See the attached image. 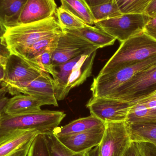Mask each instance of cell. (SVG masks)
<instances>
[{
    "label": "cell",
    "mask_w": 156,
    "mask_h": 156,
    "mask_svg": "<svg viewBox=\"0 0 156 156\" xmlns=\"http://www.w3.org/2000/svg\"><path fill=\"white\" fill-rule=\"evenodd\" d=\"M5 73V67L0 64V82L4 80Z\"/></svg>",
    "instance_id": "cell-38"
},
{
    "label": "cell",
    "mask_w": 156,
    "mask_h": 156,
    "mask_svg": "<svg viewBox=\"0 0 156 156\" xmlns=\"http://www.w3.org/2000/svg\"><path fill=\"white\" fill-rule=\"evenodd\" d=\"M127 124L131 141L148 142L156 147V122Z\"/></svg>",
    "instance_id": "cell-20"
},
{
    "label": "cell",
    "mask_w": 156,
    "mask_h": 156,
    "mask_svg": "<svg viewBox=\"0 0 156 156\" xmlns=\"http://www.w3.org/2000/svg\"><path fill=\"white\" fill-rule=\"evenodd\" d=\"M56 14L58 22L62 30L81 28L86 24L62 5L57 8Z\"/></svg>",
    "instance_id": "cell-26"
},
{
    "label": "cell",
    "mask_w": 156,
    "mask_h": 156,
    "mask_svg": "<svg viewBox=\"0 0 156 156\" xmlns=\"http://www.w3.org/2000/svg\"><path fill=\"white\" fill-rule=\"evenodd\" d=\"M83 1L86 4V5L89 7V8H90L100 5L115 2V0H83Z\"/></svg>",
    "instance_id": "cell-34"
},
{
    "label": "cell",
    "mask_w": 156,
    "mask_h": 156,
    "mask_svg": "<svg viewBox=\"0 0 156 156\" xmlns=\"http://www.w3.org/2000/svg\"><path fill=\"white\" fill-rule=\"evenodd\" d=\"M136 103L142 104L145 106L149 108H155L156 109V98H150V99H144L138 101Z\"/></svg>",
    "instance_id": "cell-35"
},
{
    "label": "cell",
    "mask_w": 156,
    "mask_h": 156,
    "mask_svg": "<svg viewBox=\"0 0 156 156\" xmlns=\"http://www.w3.org/2000/svg\"><path fill=\"white\" fill-rule=\"evenodd\" d=\"M126 122L128 124L156 122V109L149 108L142 104L133 103Z\"/></svg>",
    "instance_id": "cell-21"
},
{
    "label": "cell",
    "mask_w": 156,
    "mask_h": 156,
    "mask_svg": "<svg viewBox=\"0 0 156 156\" xmlns=\"http://www.w3.org/2000/svg\"><path fill=\"white\" fill-rule=\"evenodd\" d=\"M39 134L35 130H21L1 137L0 156H28L32 143Z\"/></svg>",
    "instance_id": "cell-11"
},
{
    "label": "cell",
    "mask_w": 156,
    "mask_h": 156,
    "mask_svg": "<svg viewBox=\"0 0 156 156\" xmlns=\"http://www.w3.org/2000/svg\"><path fill=\"white\" fill-rule=\"evenodd\" d=\"M155 56L156 40L142 32L122 42L99 75L116 71Z\"/></svg>",
    "instance_id": "cell-3"
},
{
    "label": "cell",
    "mask_w": 156,
    "mask_h": 156,
    "mask_svg": "<svg viewBox=\"0 0 156 156\" xmlns=\"http://www.w3.org/2000/svg\"><path fill=\"white\" fill-rule=\"evenodd\" d=\"M2 85L12 95L27 94L42 100L46 105L58 106L55 81L48 73L43 72L40 76L32 80Z\"/></svg>",
    "instance_id": "cell-7"
},
{
    "label": "cell",
    "mask_w": 156,
    "mask_h": 156,
    "mask_svg": "<svg viewBox=\"0 0 156 156\" xmlns=\"http://www.w3.org/2000/svg\"><path fill=\"white\" fill-rule=\"evenodd\" d=\"M66 114L60 111L41 110L22 114H0V138L16 131L35 130L45 135L53 134Z\"/></svg>",
    "instance_id": "cell-2"
},
{
    "label": "cell",
    "mask_w": 156,
    "mask_h": 156,
    "mask_svg": "<svg viewBox=\"0 0 156 156\" xmlns=\"http://www.w3.org/2000/svg\"><path fill=\"white\" fill-rule=\"evenodd\" d=\"M156 64V56L132 66L94 78L91 86L92 97H108L138 72Z\"/></svg>",
    "instance_id": "cell-4"
},
{
    "label": "cell",
    "mask_w": 156,
    "mask_h": 156,
    "mask_svg": "<svg viewBox=\"0 0 156 156\" xmlns=\"http://www.w3.org/2000/svg\"><path fill=\"white\" fill-rule=\"evenodd\" d=\"M6 27L0 21V38H2L4 35L5 34L6 32Z\"/></svg>",
    "instance_id": "cell-39"
},
{
    "label": "cell",
    "mask_w": 156,
    "mask_h": 156,
    "mask_svg": "<svg viewBox=\"0 0 156 156\" xmlns=\"http://www.w3.org/2000/svg\"><path fill=\"white\" fill-rule=\"evenodd\" d=\"M60 34L39 40L27 48L22 55L18 56L26 61L32 60L48 48L56 47Z\"/></svg>",
    "instance_id": "cell-23"
},
{
    "label": "cell",
    "mask_w": 156,
    "mask_h": 156,
    "mask_svg": "<svg viewBox=\"0 0 156 156\" xmlns=\"http://www.w3.org/2000/svg\"><path fill=\"white\" fill-rule=\"evenodd\" d=\"M62 30L83 37L98 48L112 45L116 40L97 27L88 24L81 28Z\"/></svg>",
    "instance_id": "cell-17"
},
{
    "label": "cell",
    "mask_w": 156,
    "mask_h": 156,
    "mask_svg": "<svg viewBox=\"0 0 156 156\" xmlns=\"http://www.w3.org/2000/svg\"><path fill=\"white\" fill-rule=\"evenodd\" d=\"M98 49L83 37L62 31L52 55L53 66L64 64L81 55L91 54Z\"/></svg>",
    "instance_id": "cell-8"
},
{
    "label": "cell",
    "mask_w": 156,
    "mask_h": 156,
    "mask_svg": "<svg viewBox=\"0 0 156 156\" xmlns=\"http://www.w3.org/2000/svg\"><path fill=\"white\" fill-rule=\"evenodd\" d=\"M43 72L33 67L21 57L12 54L5 65L4 79L2 83L32 80L40 76Z\"/></svg>",
    "instance_id": "cell-13"
},
{
    "label": "cell",
    "mask_w": 156,
    "mask_h": 156,
    "mask_svg": "<svg viewBox=\"0 0 156 156\" xmlns=\"http://www.w3.org/2000/svg\"><path fill=\"white\" fill-rule=\"evenodd\" d=\"M90 9L95 23L117 17L122 14L115 1L96 5Z\"/></svg>",
    "instance_id": "cell-24"
},
{
    "label": "cell",
    "mask_w": 156,
    "mask_h": 156,
    "mask_svg": "<svg viewBox=\"0 0 156 156\" xmlns=\"http://www.w3.org/2000/svg\"><path fill=\"white\" fill-rule=\"evenodd\" d=\"M155 98H156V90L154 92H153V93L151 94L150 95H148V96H147V97H146V98H145L144 99ZM144 99H143V100H144Z\"/></svg>",
    "instance_id": "cell-41"
},
{
    "label": "cell",
    "mask_w": 156,
    "mask_h": 156,
    "mask_svg": "<svg viewBox=\"0 0 156 156\" xmlns=\"http://www.w3.org/2000/svg\"><path fill=\"white\" fill-rule=\"evenodd\" d=\"M105 130L104 125L71 135L56 136L58 140L73 152L85 153L99 145Z\"/></svg>",
    "instance_id": "cell-12"
},
{
    "label": "cell",
    "mask_w": 156,
    "mask_h": 156,
    "mask_svg": "<svg viewBox=\"0 0 156 156\" xmlns=\"http://www.w3.org/2000/svg\"><path fill=\"white\" fill-rule=\"evenodd\" d=\"M156 90V64L135 75L107 98L135 103Z\"/></svg>",
    "instance_id": "cell-5"
},
{
    "label": "cell",
    "mask_w": 156,
    "mask_h": 156,
    "mask_svg": "<svg viewBox=\"0 0 156 156\" xmlns=\"http://www.w3.org/2000/svg\"><path fill=\"white\" fill-rule=\"evenodd\" d=\"M44 105L45 103L38 98L20 94L9 99L4 112L10 115L28 113L40 111Z\"/></svg>",
    "instance_id": "cell-15"
},
{
    "label": "cell",
    "mask_w": 156,
    "mask_h": 156,
    "mask_svg": "<svg viewBox=\"0 0 156 156\" xmlns=\"http://www.w3.org/2000/svg\"><path fill=\"white\" fill-rule=\"evenodd\" d=\"M96 53L97 50L91 54L82 55L80 59L74 67L66 87V96L71 89L83 83L91 76Z\"/></svg>",
    "instance_id": "cell-16"
},
{
    "label": "cell",
    "mask_w": 156,
    "mask_h": 156,
    "mask_svg": "<svg viewBox=\"0 0 156 156\" xmlns=\"http://www.w3.org/2000/svg\"><path fill=\"white\" fill-rule=\"evenodd\" d=\"M144 14L150 18L156 16V0H152L145 12Z\"/></svg>",
    "instance_id": "cell-33"
},
{
    "label": "cell",
    "mask_w": 156,
    "mask_h": 156,
    "mask_svg": "<svg viewBox=\"0 0 156 156\" xmlns=\"http://www.w3.org/2000/svg\"><path fill=\"white\" fill-rule=\"evenodd\" d=\"M7 92V88L5 86H3L2 88H0V97L5 95Z\"/></svg>",
    "instance_id": "cell-40"
},
{
    "label": "cell",
    "mask_w": 156,
    "mask_h": 156,
    "mask_svg": "<svg viewBox=\"0 0 156 156\" xmlns=\"http://www.w3.org/2000/svg\"><path fill=\"white\" fill-rule=\"evenodd\" d=\"M154 145L142 141H131L123 156H151Z\"/></svg>",
    "instance_id": "cell-29"
},
{
    "label": "cell",
    "mask_w": 156,
    "mask_h": 156,
    "mask_svg": "<svg viewBox=\"0 0 156 156\" xmlns=\"http://www.w3.org/2000/svg\"><path fill=\"white\" fill-rule=\"evenodd\" d=\"M50 156H85V153H76L66 147L54 134L47 135Z\"/></svg>",
    "instance_id": "cell-28"
},
{
    "label": "cell",
    "mask_w": 156,
    "mask_h": 156,
    "mask_svg": "<svg viewBox=\"0 0 156 156\" xmlns=\"http://www.w3.org/2000/svg\"><path fill=\"white\" fill-rule=\"evenodd\" d=\"M104 125L102 121L91 115L72 121L61 127H58L54 134L55 136L71 135Z\"/></svg>",
    "instance_id": "cell-18"
},
{
    "label": "cell",
    "mask_w": 156,
    "mask_h": 156,
    "mask_svg": "<svg viewBox=\"0 0 156 156\" xmlns=\"http://www.w3.org/2000/svg\"><path fill=\"white\" fill-rule=\"evenodd\" d=\"M27 156H50L47 135L40 133L36 136Z\"/></svg>",
    "instance_id": "cell-30"
},
{
    "label": "cell",
    "mask_w": 156,
    "mask_h": 156,
    "mask_svg": "<svg viewBox=\"0 0 156 156\" xmlns=\"http://www.w3.org/2000/svg\"><path fill=\"white\" fill-rule=\"evenodd\" d=\"M9 101V99L5 95L0 97V114L4 111L5 106Z\"/></svg>",
    "instance_id": "cell-36"
},
{
    "label": "cell",
    "mask_w": 156,
    "mask_h": 156,
    "mask_svg": "<svg viewBox=\"0 0 156 156\" xmlns=\"http://www.w3.org/2000/svg\"><path fill=\"white\" fill-rule=\"evenodd\" d=\"M152 0H115L122 14H144Z\"/></svg>",
    "instance_id": "cell-27"
},
{
    "label": "cell",
    "mask_w": 156,
    "mask_h": 156,
    "mask_svg": "<svg viewBox=\"0 0 156 156\" xmlns=\"http://www.w3.org/2000/svg\"><path fill=\"white\" fill-rule=\"evenodd\" d=\"M11 54L12 53L9 48L2 43L0 38V64L5 67Z\"/></svg>",
    "instance_id": "cell-32"
},
{
    "label": "cell",
    "mask_w": 156,
    "mask_h": 156,
    "mask_svg": "<svg viewBox=\"0 0 156 156\" xmlns=\"http://www.w3.org/2000/svg\"><path fill=\"white\" fill-rule=\"evenodd\" d=\"M156 156V147L155 146L153 150V153H152V156Z\"/></svg>",
    "instance_id": "cell-42"
},
{
    "label": "cell",
    "mask_w": 156,
    "mask_h": 156,
    "mask_svg": "<svg viewBox=\"0 0 156 156\" xmlns=\"http://www.w3.org/2000/svg\"><path fill=\"white\" fill-rule=\"evenodd\" d=\"M85 156H100L99 146L87 151L85 153Z\"/></svg>",
    "instance_id": "cell-37"
},
{
    "label": "cell",
    "mask_w": 156,
    "mask_h": 156,
    "mask_svg": "<svg viewBox=\"0 0 156 156\" xmlns=\"http://www.w3.org/2000/svg\"><path fill=\"white\" fill-rule=\"evenodd\" d=\"M62 32L57 19L53 16L38 22L6 27L1 42L12 54L20 55L36 42Z\"/></svg>",
    "instance_id": "cell-1"
},
{
    "label": "cell",
    "mask_w": 156,
    "mask_h": 156,
    "mask_svg": "<svg viewBox=\"0 0 156 156\" xmlns=\"http://www.w3.org/2000/svg\"><path fill=\"white\" fill-rule=\"evenodd\" d=\"M133 103L112 98L92 97L86 105L91 115L105 122H126Z\"/></svg>",
    "instance_id": "cell-10"
},
{
    "label": "cell",
    "mask_w": 156,
    "mask_h": 156,
    "mask_svg": "<svg viewBox=\"0 0 156 156\" xmlns=\"http://www.w3.org/2000/svg\"><path fill=\"white\" fill-rule=\"evenodd\" d=\"M27 0H0V21L6 27L18 25V19Z\"/></svg>",
    "instance_id": "cell-19"
},
{
    "label": "cell",
    "mask_w": 156,
    "mask_h": 156,
    "mask_svg": "<svg viewBox=\"0 0 156 156\" xmlns=\"http://www.w3.org/2000/svg\"><path fill=\"white\" fill-rule=\"evenodd\" d=\"M105 130L99 144L100 156H123L131 140L126 122H105Z\"/></svg>",
    "instance_id": "cell-9"
},
{
    "label": "cell",
    "mask_w": 156,
    "mask_h": 156,
    "mask_svg": "<svg viewBox=\"0 0 156 156\" xmlns=\"http://www.w3.org/2000/svg\"><path fill=\"white\" fill-rule=\"evenodd\" d=\"M56 47L50 48L41 55L27 62L37 70L53 76L55 73V68L52 62V55Z\"/></svg>",
    "instance_id": "cell-25"
},
{
    "label": "cell",
    "mask_w": 156,
    "mask_h": 156,
    "mask_svg": "<svg viewBox=\"0 0 156 156\" xmlns=\"http://www.w3.org/2000/svg\"><path fill=\"white\" fill-rule=\"evenodd\" d=\"M57 8L55 0H27L18 19V25L48 19L56 13Z\"/></svg>",
    "instance_id": "cell-14"
},
{
    "label": "cell",
    "mask_w": 156,
    "mask_h": 156,
    "mask_svg": "<svg viewBox=\"0 0 156 156\" xmlns=\"http://www.w3.org/2000/svg\"><path fill=\"white\" fill-rule=\"evenodd\" d=\"M60 2L63 7L84 23L94 24L90 10L83 0H60Z\"/></svg>",
    "instance_id": "cell-22"
},
{
    "label": "cell",
    "mask_w": 156,
    "mask_h": 156,
    "mask_svg": "<svg viewBox=\"0 0 156 156\" xmlns=\"http://www.w3.org/2000/svg\"><path fill=\"white\" fill-rule=\"evenodd\" d=\"M144 32L156 41V16L148 20L146 24Z\"/></svg>",
    "instance_id": "cell-31"
},
{
    "label": "cell",
    "mask_w": 156,
    "mask_h": 156,
    "mask_svg": "<svg viewBox=\"0 0 156 156\" xmlns=\"http://www.w3.org/2000/svg\"><path fill=\"white\" fill-rule=\"evenodd\" d=\"M150 18L144 14H122L117 17L96 22L94 25L122 43L144 32Z\"/></svg>",
    "instance_id": "cell-6"
}]
</instances>
